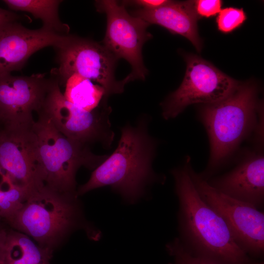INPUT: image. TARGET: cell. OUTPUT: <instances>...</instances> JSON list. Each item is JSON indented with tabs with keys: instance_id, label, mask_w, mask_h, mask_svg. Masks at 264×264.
I'll use <instances>...</instances> for the list:
<instances>
[{
	"instance_id": "cell-1",
	"label": "cell",
	"mask_w": 264,
	"mask_h": 264,
	"mask_svg": "<svg viewBox=\"0 0 264 264\" xmlns=\"http://www.w3.org/2000/svg\"><path fill=\"white\" fill-rule=\"evenodd\" d=\"M259 92L254 82H241L226 97L199 108L198 117L206 130L210 145L207 165L198 173L205 180L230 163L242 143L250 137L255 144L263 143V108Z\"/></svg>"
},
{
	"instance_id": "cell-2",
	"label": "cell",
	"mask_w": 264,
	"mask_h": 264,
	"mask_svg": "<svg viewBox=\"0 0 264 264\" xmlns=\"http://www.w3.org/2000/svg\"><path fill=\"white\" fill-rule=\"evenodd\" d=\"M171 173L178 201V238L188 251L219 264H264L238 246L223 220L200 197L186 160Z\"/></svg>"
},
{
	"instance_id": "cell-3",
	"label": "cell",
	"mask_w": 264,
	"mask_h": 264,
	"mask_svg": "<svg viewBox=\"0 0 264 264\" xmlns=\"http://www.w3.org/2000/svg\"><path fill=\"white\" fill-rule=\"evenodd\" d=\"M149 122L143 116L134 125L128 124L122 128L117 148L78 188V196L109 186L125 202L132 204L142 198L153 184L164 182L165 177L153 168L158 142L149 134Z\"/></svg>"
},
{
	"instance_id": "cell-4",
	"label": "cell",
	"mask_w": 264,
	"mask_h": 264,
	"mask_svg": "<svg viewBox=\"0 0 264 264\" xmlns=\"http://www.w3.org/2000/svg\"><path fill=\"white\" fill-rule=\"evenodd\" d=\"M77 194L61 193L42 186L32 191L20 209L7 221L15 230L53 251L73 230L84 228L94 238L100 234L86 226Z\"/></svg>"
},
{
	"instance_id": "cell-5",
	"label": "cell",
	"mask_w": 264,
	"mask_h": 264,
	"mask_svg": "<svg viewBox=\"0 0 264 264\" xmlns=\"http://www.w3.org/2000/svg\"><path fill=\"white\" fill-rule=\"evenodd\" d=\"M32 125L36 135L39 174L44 185L57 192L77 194L76 175L82 166L94 170L108 157L97 155L89 145L70 139L39 112Z\"/></svg>"
},
{
	"instance_id": "cell-6",
	"label": "cell",
	"mask_w": 264,
	"mask_h": 264,
	"mask_svg": "<svg viewBox=\"0 0 264 264\" xmlns=\"http://www.w3.org/2000/svg\"><path fill=\"white\" fill-rule=\"evenodd\" d=\"M188 171L202 199L221 218L238 246L251 258L264 254V214L254 206L218 191L193 169L187 157Z\"/></svg>"
},
{
	"instance_id": "cell-7",
	"label": "cell",
	"mask_w": 264,
	"mask_h": 264,
	"mask_svg": "<svg viewBox=\"0 0 264 264\" xmlns=\"http://www.w3.org/2000/svg\"><path fill=\"white\" fill-rule=\"evenodd\" d=\"M107 100L104 98L100 105L91 111L80 109L66 100L55 78L38 112L48 117L55 127L67 138L88 145L98 142L109 148L114 134L109 118L111 110Z\"/></svg>"
},
{
	"instance_id": "cell-8",
	"label": "cell",
	"mask_w": 264,
	"mask_h": 264,
	"mask_svg": "<svg viewBox=\"0 0 264 264\" xmlns=\"http://www.w3.org/2000/svg\"><path fill=\"white\" fill-rule=\"evenodd\" d=\"M186 70L180 86L161 103L165 120L174 118L190 105H205L226 97L241 82L194 54L185 56Z\"/></svg>"
},
{
	"instance_id": "cell-9",
	"label": "cell",
	"mask_w": 264,
	"mask_h": 264,
	"mask_svg": "<svg viewBox=\"0 0 264 264\" xmlns=\"http://www.w3.org/2000/svg\"><path fill=\"white\" fill-rule=\"evenodd\" d=\"M57 50L59 67L53 73L59 84L78 74L102 87L105 97L124 91L125 84L115 77L118 60L103 45L90 40L69 35Z\"/></svg>"
},
{
	"instance_id": "cell-10",
	"label": "cell",
	"mask_w": 264,
	"mask_h": 264,
	"mask_svg": "<svg viewBox=\"0 0 264 264\" xmlns=\"http://www.w3.org/2000/svg\"><path fill=\"white\" fill-rule=\"evenodd\" d=\"M95 6L98 12L107 16L103 45L118 60L124 59L131 66L132 71L123 79L124 83L144 80L148 71L143 63L142 49L153 37L147 30L150 24L129 14L125 7L116 0H96Z\"/></svg>"
},
{
	"instance_id": "cell-11",
	"label": "cell",
	"mask_w": 264,
	"mask_h": 264,
	"mask_svg": "<svg viewBox=\"0 0 264 264\" xmlns=\"http://www.w3.org/2000/svg\"><path fill=\"white\" fill-rule=\"evenodd\" d=\"M52 80L45 74H0V122L3 129L32 126L35 121L33 112L41 110Z\"/></svg>"
},
{
	"instance_id": "cell-12",
	"label": "cell",
	"mask_w": 264,
	"mask_h": 264,
	"mask_svg": "<svg viewBox=\"0 0 264 264\" xmlns=\"http://www.w3.org/2000/svg\"><path fill=\"white\" fill-rule=\"evenodd\" d=\"M32 125L3 129L0 138V170L15 184L30 192L44 186Z\"/></svg>"
},
{
	"instance_id": "cell-13",
	"label": "cell",
	"mask_w": 264,
	"mask_h": 264,
	"mask_svg": "<svg viewBox=\"0 0 264 264\" xmlns=\"http://www.w3.org/2000/svg\"><path fill=\"white\" fill-rule=\"evenodd\" d=\"M69 34L42 27L29 29L11 21L0 24V74L21 69L35 52L47 46L60 47Z\"/></svg>"
},
{
	"instance_id": "cell-14",
	"label": "cell",
	"mask_w": 264,
	"mask_h": 264,
	"mask_svg": "<svg viewBox=\"0 0 264 264\" xmlns=\"http://www.w3.org/2000/svg\"><path fill=\"white\" fill-rule=\"evenodd\" d=\"M262 147L245 153L236 166L206 181L223 194L260 210L264 204V155Z\"/></svg>"
},
{
	"instance_id": "cell-15",
	"label": "cell",
	"mask_w": 264,
	"mask_h": 264,
	"mask_svg": "<svg viewBox=\"0 0 264 264\" xmlns=\"http://www.w3.org/2000/svg\"><path fill=\"white\" fill-rule=\"evenodd\" d=\"M131 14L150 24L160 25L172 34L183 36L191 42L198 51H201L202 41L198 34L197 23L200 18L195 9L194 0H169L157 8H138Z\"/></svg>"
},
{
	"instance_id": "cell-16",
	"label": "cell",
	"mask_w": 264,
	"mask_h": 264,
	"mask_svg": "<svg viewBox=\"0 0 264 264\" xmlns=\"http://www.w3.org/2000/svg\"><path fill=\"white\" fill-rule=\"evenodd\" d=\"M52 251L36 244L26 234L7 232L3 264H50Z\"/></svg>"
},
{
	"instance_id": "cell-17",
	"label": "cell",
	"mask_w": 264,
	"mask_h": 264,
	"mask_svg": "<svg viewBox=\"0 0 264 264\" xmlns=\"http://www.w3.org/2000/svg\"><path fill=\"white\" fill-rule=\"evenodd\" d=\"M3 1L13 10L25 11L40 19L43 27L58 34H68L69 27L60 20L58 9L62 0H5Z\"/></svg>"
},
{
	"instance_id": "cell-18",
	"label": "cell",
	"mask_w": 264,
	"mask_h": 264,
	"mask_svg": "<svg viewBox=\"0 0 264 264\" xmlns=\"http://www.w3.org/2000/svg\"><path fill=\"white\" fill-rule=\"evenodd\" d=\"M65 83V98L84 110L91 111L95 110L105 97V91L102 87L78 74L71 75Z\"/></svg>"
},
{
	"instance_id": "cell-19",
	"label": "cell",
	"mask_w": 264,
	"mask_h": 264,
	"mask_svg": "<svg viewBox=\"0 0 264 264\" xmlns=\"http://www.w3.org/2000/svg\"><path fill=\"white\" fill-rule=\"evenodd\" d=\"M30 191L15 184L1 171L0 181V219L7 220L21 207Z\"/></svg>"
},
{
	"instance_id": "cell-20",
	"label": "cell",
	"mask_w": 264,
	"mask_h": 264,
	"mask_svg": "<svg viewBox=\"0 0 264 264\" xmlns=\"http://www.w3.org/2000/svg\"><path fill=\"white\" fill-rule=\"evenodd\" d=\"M165 248L169 255L173 258L174 264H219L192 254L182 245L178 237L168 242Z\"/></svg>"
},
{
	"instance_id": "cell-21",
	"label": "cell",
	"mask_w": 264,
	"mask_h": 264,
	"mask_svg": "<svg viewBox=\"0 0 264 264\" xmlns=\"http://www.w3.org/2000/svg\"><path fill=\"white\" fill-rule=\"evenodd\" d=\"M247 19L242 8L228 7L220 10L216 18L218 30L227 34L239 28Z\"/></svg>"
},
{
	"instance_id": "cell-22",
	"label": "cell",
	"mask_w": 264,
	"mask_h": 264,
	"mask_svg": "<svg viewBox=\"0 0 264 264\" xmlns=\"http://www.w3.org/2000/svg\"><path fill=\"white\" fill-rule=\"evenodd\" d=\"M222 2L221 0H194V7L200 18H207L219 13L221 10Z\"/></svg>"
},
{
	"instance_id": "cell-23",
	"label": "cell",
	"mask_w": 264,
	"mask_h": 264,
	"mask_svg": "<svg viewBox=\"0 0 264 264\" xmlns=\"http://www.w3.org/2000/svg\"><path fill=\"white\" fill-rule=\"evenodd\" d=\"M168 0H124L121 4L127 6H135L144 9H154L160 7L166 4Z\"/></svg>"
},
{
	"instance_id": "cell-24",
	"label": "cell",
	"mask_w": 264,
	"mask_h": 264,
	"mask_svg": "<svg viewBox=\"0 0 264 264\" xmlns=\"http://www.w3.org/2000/svg\"><path fill=\"white\" fill-rule=\"evenodd\" d=\"M21 17L11 11L0 8V24L11 21H17Z\"/></svg>"
},
{
	"instance_id": "cell-25",
	"label": "cell",
	"mask_w": 264,
	"mask_h": 264,
	"mask_svg": "<svg viewBox=\"0 0 264 264\" xmlns=\"http://www.w3.org/2000/svg\"><path fill=\"white\" fill-rule=\"evenodd\" d=\"M7 235V232L0 226V264H3L4 250Z\"/></svg>"
},
{
	"instance_id": "cell-26",
	"label": "cell",
	"mask_w": 264,
	"mask_h": 264,
	"mask_svg": "<svg viewBox=\"0 0 264 264\" xmlns=\"http://www.w3.org/2000/svg\"><path fill=\"white\" fill-rule=\"evenodd\" d=\"M2 130H3V129L1 130H0V137H1V135Z\"/></svg>"
}]
</instances>
